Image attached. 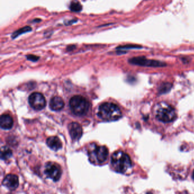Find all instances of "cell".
<instances>
[{"instance_id": "cell-2", "label": "cell", "mask_w": 194, "mask_h": 194, "mask_svg": "<svg viewBox=\"0 0 194 194\" xmlns=\"http://www.w3.org/2000/svg\"><path fill=\"white\" fill-rule=\"evenodd\" d=\"M111 165L115 171L121 174H125L132 166L129 156L121 151H116L112 155Z\"/></svg>"}, {"instance_id": "cell-8", "label": "cell", "mask_w": 194, "mask_h": 194, "mask_svg": "<svg viewBox=\"0 0 194 194\" xmlns=\"http://www.w3.org/2000/svg\"><path fill=\"white\" fill-rule=\"evenodd\" d=\"M129 63L133 65H139L141 66L160 67L165 66L166 64L163 62L158 61L155 60H151L145 58V57H135L130 59Z\"/></svg>"}, {"instance_id": "cell-5", "label": "cell", "mask_w": 194, "mask_h": 194, "mask_svg": "<svg viewBox=\"0 0 194 194\" xmlns=\"http://www.w3.org/2000/svg\"><path fill=\"white\" fill-rule=\"evenodd\" d=\"M89 107V102L83 96H74L70 100V107L71 111L77 116H83L86 114Z\"/></svg>"}, {"instance_id": "cell-13", "label": "cell", "mask_w": 194, "mask_h": 194, "mask_svg": "<svg viewBox=\"0 0 194 194\" xmlns=\"http://www.w3.org/2000/svg\"><path fill=\"white\" fill-rule=\"evenodd\" d=\"M0 125L1 128L3 129H11L13 125L12 117L9 114H3L0 118Z\"/></svg>"}, {"instance_id": "cell-11", "label": "cell", "mask_w": 194, "mask_h": 194, "mask_svg": "<svg viewBox=\"0 0 194 194\" xmlns=\"http://www.w3.org/2000/svg\"><path fill=\"white\" fill-rule=\"evenodd\" d=\"M50 108L54 111H59L62 110L65 107V102L62 97L59 96H54L50 100Z\"/></svg>"}, {"instance_id": "cell-15", "label": "cell", "mask_w": 194, "mask_h": 194, "mask_svg": "<svg viewBox=\"0 0 194 194\" xmlns=\"http://www.w3.org/2000/svg\"><path fill=\"white\" fill-rule=\"evenodd\" d=\"M31 29L30 26H25L24 28H21V29L15 31L14 33H13V34L12 35V38H15L21 34L25 33H26L28 31H31Z\"/></svg>"}, {"instance_id": "cell-18", "label": "cell", "mask_w": 194, "mask_h": 194, "mask_svg": "<svg viewBox=\"0 0 194 194\" xmlns=\"http://www.w3.org/2000/svg\"><path fill=\"white\" fill-rule=\"evenodd\" d=\"M27 59L28 60H30L31 61H33V62H35L38 60L39 57H38L37 56L34 55H29L27 56Z\"/></svg>"}, {"instance_id": "cell-16", "label": "cell", "mask_w": 194, "mask_h": 194, "mask_svg": "<svg viewBox=\"0 0 194 194\" xmlns=\"http://www.w3.org/2000/svg\"><path fill=\"white\" fill-rule=\"evenodd\" d=\"M70 8L74 12H80L82 9V6L79 2H72L70 6Z\"/></svg>"}, {"instance_id": "cell-9", "label": "cell", "mask_w": 194, "mask_h": 194, "mask_svg": "<svg viewBox=\"0 0 194 194\" xmlns=\"http://www.w3.org/2000/svg\"><path fill=\"white\" fill-rule=\"evenodd\" d=\"M68 131L71 139L74 141H77L83 134V129L80 124L77 123H71L68 125Z\"/></svg>"}, {"instance_id": "cell-3", "label": "cell", "mask_w": 194, "mask_h": 194, "mask_svg": "<svg viewBox=\"0 0 194 194\" xmlns=\"http://www.w3.org/2000/svg\"><path fill=\"white\" fill-rule=\"evenodd\" d=\"M154 113L158 120L164 123L173 122L176 118V113L172 106L161 102L155 105Z\"/></svg>"}, {"instance_id": "cell-4", "label": "cell", "mask_w": 194, "mask_h": 194, "mask_svg": "<svg viewBox=\"0 0 194 194\" xmlns=\"http://www.w3.org/2000/svg\"><path fill=\"white\" fill-rule=\"evenodd\" d=\"M108 150L104 146L96 144L90 145L88 149V155L91 163L95 165H102L107 160Z\"/></svg>"}, {"instance_id": "cell-14", "label": "cell", "mask_w": 194, "mask_h": 194, "mask_svg": "<svg viewBox=\"0 0 194 194\" xmlns=\"http://www.w3.org/2000/svg\"><path fill=\"white\" fill-rule=\"evenodd\" d=\"M12 151L11 149L8 147H2L1 151V157L2 160H6L12 157Z\"/></svg>"}, {"instance_id": "cell-19", "label": "cell", "mask_w": 194, "mask_h": 194, "mask_svg": "<svg viewBox=\"0 0 194 194\" xmlns=\"http://www.w3.org/2000/svg\"><path fill=\"white\" fill-rule=\"evenodd\" d=\"M192 178L193 180H194V170L192 171Z\"/></svg>"}, {"instance_id": "cell-10", "label": "cell", "mask_w": 194, "mask_h": 194, "mask_svg": "<svg viewBox=\"0 0 194 194\" xmlns=\"http://www.w3.org/2000/svg\"><path fill=\"white\" fill-rule=\"evenodd\" d=\"M3 184L10 190H14L18 186V178L16 175L8 174L3 179Z\"/></svg>"}, {"instance_id": "cell-12", "label": "cell", "mask_w": 194, "mask_h": 194, "mask_svg": "<svg viewBox=\"0 0 194 194\" xmlns=\"http://www.w3.org/2000/svg\"><path fill=\"white\" fill-rule=\"evenodd\" d=\"M47 145L54 151H57L62 148V143L58 137H50L47 139Z\"/></svg>"}, {"instance_id": "cell-6", "label": "cell", "mask_w": 194, "mask_h": 194, "mask_svg": "<svg viewBox=\"0 0 194 194\" xmlns=\"http://www.w3.org/2000/svg\"><path fill=\"white\" fill-rule=\"evenodd\" d=\"M45 173L48 178L52 179L54 182H57L62 176V169L57 163L49 162L46 164Z\"/></svg>"}, {"instance_id": "cell-1", "label": "cell", "mask_w": 194, "mask_h": 194, "mask_svg": "<svg viewBox=\"0 0 194 194\" xmlns=\"http://www.w3.org/2000/svg\"><path fill=\"white\" fill-rule=\"evenodd\" d=\"M97 115L102 120L111 122L119 120L122 117V112L116 104L106 102L99 106Z\"/></svg>"}, {"instance_id": "cell-7", "label": "cell", "mask_w": 194, "mask_h": 194, "mask_svg": "<svg viewBox=\"0 0 194 194\" xmlns=\"http://www.w3.org/2000/svg\"><path fill=\"white\" fill-rule=\"evenodd\" d=\"M29 102L32 108L38 111L42 109L46 105L44 96L39 92L32 93L29 97Z\"/></svg>"}, {"instance_id": "cell-17", "label": "cell", "mask_w": 194, "mask_h": 194, "mask_svg": "<svg viewBox=\"0 0 194 194\" xmlns=\"http://www.w3.org/2000/svg\"><path fill=\"white\" fill-rule=\"evenodd\" d=\"M171 88V85L169 83L165 84L162 85L160 87V93H164L167 92Z\"/></svg>"}]
</instances>
